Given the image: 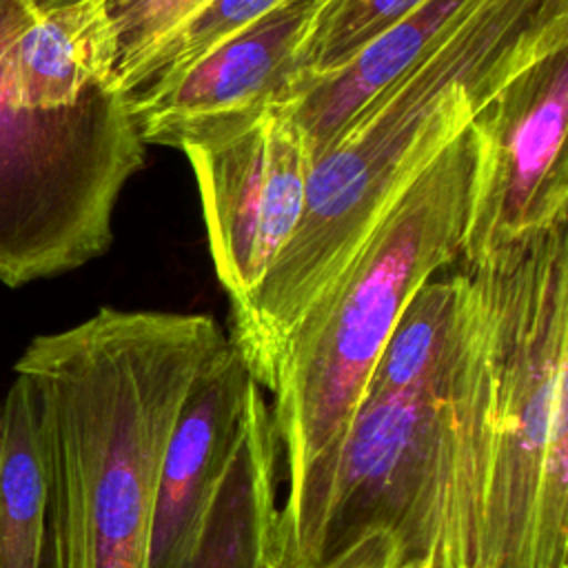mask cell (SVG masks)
Returning <instances> with one entry per match:
<instances>
[{"mask_svg":"<svg viewBox=\"0 0 568 568\" xmlns=\"http://www.w3.org/2000/svg\"><path fill=\"white\" fill-rule=\"evenodd\" d=\"M204 313L104 306L18 357L47 470L44 568H146L162 457L204 366L229 344Z\"/></svg>","mask_w":568,"mask_h":568,"instance_id":"obj_1","label":"cell"},{"mask_svg":"<svg viewBox=\"0 0 568 568\" xmlns=\"http://www.w3.org/2000/svg\"><path fill=\"white\" fill-rule=\"evenodd\" d=\"M568 42V0H484L419 53L313 162L300 224L229 339L262 390L317 297L413 178L526 64Z\"/></svg>","mask_w":568,"mask_h":568,"instance_id":"obj_2","label":"cell"},{"mask_svg":"<svg viewBox=\"0 0 568 568\" xmlns=\"http://www.w3.org/2000/svg\"><path fill=\"white\" fill-rule=\"evenodd\" d=\"M488 399L490 331L477 284L446 373L362 397L339 437L286 486L271 568H473Z\"/></svg>","mask_w":568,"mask_h":568,"instance_id":"obj_3","label":"cell"},{"mask_svg":"<svg viewBox=\"0 0 568 568\" xmlns=\"http://www.w3.org/2000/svg\"><path fill=\"white\" fill-rule=\"evenodd\" d=\"M462 268L490 331L473 568H568V222Z\"/></svg>","mask_w":568,"mask_h":568,"instance_id":"obj_4","label":"cell"},{"mask_svg":"<svg viewBox=\"0 0 568 568\" xmlns=\"http://www.w3.org/2000/svg\"><path fill=\"white\" fill-rule=\"evenodd\" d=\"M473 160L468 124L395 197L291 333L268 388L286 486L346 428L413 293L459 257Z\"/></svg>","mask_w":568,"mask_h":568,"instance_id":"obj_5","label":"cell"},{"mask_svg":"<svg viewBox=\"0 0 568 568\" xmlns=\"http://www.w3.org/2000/svg\"><path fill=\"white\" fill-rule=\"evenodd\" d=\"M31 16L27 0H0V282L7 286L73 271L104 253L115 202L146 146L118 89L60 111L18 100L9 53Z\"/></svg>","mask_w":568,"mask_h":568,"instance_id":"obj_6","label":"cell"},{"mask_svg":"<svg viewBox=\"0 0 568 568\" xmlns=\"http://www.w3.org/2000/svg\"><path fill=\"white\" fill-rule=\"evenodd\" d=\"M568 42L517 71L470 120L475 160L459 262L568 222Z\"/></svg>","mask_w":568,"mask_h":568,"instance_id":"obj_7","label":"cell"},{"mask_svg":"<svg viewBox=\"0 0 568 568\" xmlns=\"http://www.w3.org/2000/svg\"><path fill=\"white\" fill-rule=\"evenodd\" d=\"M200 200L211 262L231 311L244 306L293 237L313 158L291 104L244 131L182 149Z\"/></svg>","mask_w":568,"mask_h":568,"instance_id":"obj_8","label":"cell"},{"mask_svg":"<svg viewBox=\"0 0 568 568\" xmlns=\"http://www.w3.org/2000/svg\"><path fill=\"white\" fill-rule=\"evenodd\" d=\"M326 0H291L200 58L166 91L131 109L142 142L186 149L231 138L288 104Z\"/></svg>","mask_w":568,"mask_h":568,"instance_id":"obj_9","label":"cell"},{"mask_svg":"<svg viewBox=\"0 0 568 568\" xmlns=\"http://www.w3.org/2000/svg\"><path fill=\"white\" fill-rule=\"evenodd\" d=\"M255 388L231 342L193 382L162 457L146 568L191 559Z\"/></svg>","mask_w":568,"mask_h":568,"instance_id":"obj_10","label":"cell"},{"mask_svg":"<svg viewBox=\"0 0 568 568\" xmlns=\"http://www.w3.org/2000/svg\"><path fill=\"white\" fill-rule=\"evenodd\" d=\"M481 2L422 0L335 71L304 78L288 104L306 133L313 162L386 84Z\"/></svg>","mask_w":568,"mask_h":568,"instance_id":"obj_11","label":"cell"},{"mask_svg":"<svg viewBox=\"0 0 568 568\" xmlns=\"http://www.w3.org/2000/svg\"><path fill=\"white\" fill-rule=\"evenodd\" d=\"M280 444L264 390L248 399L226 473L184 568H271Z\"/></svg>","mask_w":568,"mask_h":568,"instance_id":"obj_12","label":"cell"},{"mask_svg":"<svg viewBox=\"0 0 568 568\" xmlns=\"http://www.w3.org/2000/svg\"><path fill=\"white\" fill-rule=\"evenodd\" d=\"M18 100L36 111L71 109L115 87V38L100 4H78L31 16L9 53Z\"/></svg>","mask_w":568,"mask_h":568,"instance_id":"obj_13","label":"cell"},{"mask_svg":"<svg viewBox=\"0 0 568 568\" xmlns=\"http://www.w3.org/2000/svg\"><path fill=\"white\" fill-rule=\"evenodd\" d=\"M477 306V284L466 268L433 275L397 317L364 395H395L439 379L455 359Z\"/></svg>","mask_w":568,"mask_h":568,"instance_id":"obj_14","label":"cell"},{"mask_svg":"<svg viewBox=\"0 0 568 568\" xmlns=\"http://www.w3.org/2000/svg\"><path fill=\"white\" fill-rule=\"evenodd\" d=\"M47 504L38 402L16 373L2 402L0 568H44Z\"/></svg>","mask_w":568,"mask_h":568,"instance_id":"obj_15","label":"cell"},{"mask_svg":"<svg viewBox=\"0 0 568 568\" xmlns=\"http://www.w3.org/2000/svg\"><path fill=\"white\" fill-rule=\"evenodd\" d=\"M291 0H211L184 20L158 49L138 67L122 95L129 106L144 102L178 82L200 58L262 20Z\"/></svg>","mask_w":568,"mask_h":568,"instance_id":"obj_16","label":"cell"},{"mask_svg":"<svg viewBox=\"0 0 568 568\" xmlns=\"http://www.w3.org/2000/svg\"><path fill=\"white\" fill-rule=\"evenodd\" d=\"M419 2L422 0H326L306 47L304 78L335 71Z\"/></svg>","mask_w":568,"mask_h":568,"instance_id":"obj_17","label":"cell"},{"mask_svg":"<svg viewBox=\"0 0 568 568\" xmlns=\"http://www.w3.org/2000/svg\"><path fill=\"white\" fill-rule=\"evenodd\" d=\"M115 38V87L122 93L138 67L184 20L211 0H93Z\"/></svg>","mask_w":568,"mask_h":568,"instance_id":"obj_18","label":"cell"},{"mask_svg":"<svg viewBox=\"0 0 568 568\" xmlns=\"http://www.w3.org/2000/svg\"><path fill=\"white\" fill-rule=\"evenodd\" d=\"M29 7L33 9L36 18L40 16H47L51 11H58V9H64V7H71V4H78L82 0H27Z\"/></svg>","mask_w":568,"mask_h":568,"instance_id":"obj_19","label":"cell"},{"mask_svg":"<svg viewBox=\"0 0 568 568\" xmlns=\"http://www.w3.org/2000/svg\"><path fill=\"white\" fill-rule=\"evenodd\" d=\"M0 453H2V404H0Z\"/></svg>","mask_w":568,"mask_h":568,"instance_id":"obj_20","label":"cell"},{"mask_svg":"<svg viewBox=\"0 0 568 568\" xmlns=\"http://www.w3.org/2000/svg\"><path fill=\"white\" fill-rule=\"evenodd\" d=\"M464 568H468V566H464Z\"/></svg>","mask_w":568,"mask_h":568,"instance_id":"obj_21","label":"cell"}]
</instances>
